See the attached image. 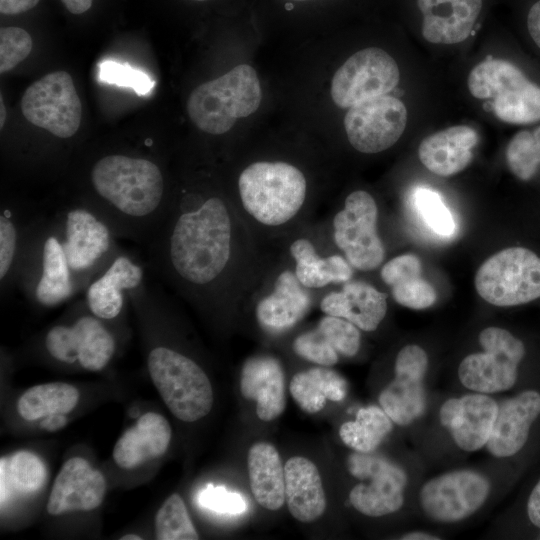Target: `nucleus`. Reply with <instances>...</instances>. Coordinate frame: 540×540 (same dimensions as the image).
<instances>
[{
    "label": "nucleus",
    "instance_id": "nucleus-1",
    "mask_svg": "<svg viewBox=\"0 0 540 540\" xmlns=\"http://www.w3.org/2000/svg\"><path fill=\"white\" fill-rule=\"evenodd\" d=\"M206 182L187 181L175 191L143 246L151 272L177 296L205 313L232 317L271 250L256 240L224 186Z\"/></svg>",
    "mask_w": 540,
    "mask_h": 540
},
{
    "label": "nucleus",
    "instance_id": "nucleus-2",
    "mask_svg": "<svg viewBox=\"0 0 540 540\" xmlns=\"http://www.w3.org/2000/svg\"><path fill=\"white\" fill-rule=\"evenodd\" d=\"M109 225L82 201L35 211L16 288L36 306L53 308L83 293L120 249Z\"/></svg>",
    "mask_w": 540,
    "mask_h": 540
},
{
    "label": "nucleus",
    "instance_id": "nucleus-3",
    "mask_svg": "<svg viewBox=\"0 0 540 540\" xmlns=\"http://www.w3.org/2000/svg\"><path fill=\"white\" fill-rule=\"evenodd\" d=\"M224 189L259 244L270 250L314 219L319 198L309 172L285 158L244 162Z\"/></svg>",
    "mask_w": 540,
    "mask_h": 540
},
{
    "label": "nucleus",
    "instance_id": "nucleus-4",
    "mask_svg": "<svg viewBox=\"0 0 540 540\" xmlns=\"http://www.w3.org/2000/svg\"><path fill=\"white\" fill-rule=\"evenodd\" d=\"M88 189L80 201L94 210L118 239L142 246L167 215L175 193L169 192L158 162L125 153L96 159L88 171Z\"/></svg>",
    "mask_w": 540,
    "mask_h": 540
},
{
    "label": "nucleus",
    "instance_id": "nucleus-5",
    "mask_svg": "<svg viewBox=\"0 0 540 540\" xmlns=\"http://www.w3.org/2000/svg\"><path fill=\"white\" fill-rule=\"evenodd\" d=\"M478 341L483 351L465 356L457 369L459 383L467 391L494 395L540 384V356L528 340L489 326L481 330Z\"/></svg>",
    "mask_w": 540,
    "mask_h": 540
},
{
    "label": "nucleus",
    "instance_id": "nucleus-6",
    "mask_svg": "<svg viewBox=\"0 0 540 540\" xmlns=\"http://www.w3.org/2000/svg\"><path fill=\"white\" fill-rule=\"evenodd\" d=\"M321 291L302 285L289 257L281 249H272L240 312L248 311L262 333L280 336L309 314L317 305Z\"/></svg>",
    "mask_w": 540,
    "mask_h": 540
},
{
    "label": "nucleus",
    "instance_id": "nucleus-7",
    "mask_svg": "<svg viewBox=\"0 0 540 540\" xmlns=\"http://www.w3.org/2000/svg\"><path fill=\"white\" fill-rule=\"evenodd\" d=\"M262 100L256 70L240 64L224 75L197 86L186 108L192 123L211 135L229 132L237 120L255 113Z\"/></svg>",
    "mask_w": 540,
    "mask_h": 540
},
{
    "label": "nucleus",
    "instance_id": "nucleus-8",
    "mask_svg": "<svg viewBox=\"0 0 540 540\" xmlns=\"http://www.w3.org/2000/svg\"><path fill=\"white\" fill-rule=\"evenodd\" d=\"M147 367L161 398L176 418L195 422L211 411L210 380L186 353L166 343L155 344L148 352Z\"/></svg>",
    "mask_w": 540,
    "mask_h": 540
},
{
    "label": "nucleus",
    "instance_id": "nucleus-9",
    "mask_svg": "<svg viewBox=\"0 0 540 540\" xmlns=\"http://www.w3.org/2000/svg\"><path fill=\"white\" fill-rule=\"evenodd\" d=\"M467 86L473 97L490 100L501 121L514 125L540 123V84L511 61H482L471 70Z\"/></svg>",
    "mask_w": 540,
    "mask_h": 540
},
{
    "label": "nucleus",
    "instance_id": "nucleus-10",
    "mask_svg": "<svg viewBox=\"0 0 540 540\" xmlns=\"http://www.w3.org/2000/svg\"><path fill=\"white\" fill-rule=\"evenodd\" d=\"M379 217L374 196L367 190L355 189L324 219L334 245L355 270L370 272L385 260Z\"/></svg>",
    "mask_w": 540,
    "mask_h": 540
},
{
    "label": "nucleus",
    "instance_id": "nucleus-11",
    "mask_svg": "<svg viewBox=\"0 0 540 540\" xmlns=\"http://www.w3.org/2000/svg\"><path fill=\"white\" fill-rule=\"evenodd\" d=\"M108 323L95 316L84 299L76 301L67 321L47 330L44 350L60 363H77L87 371H100L111 361L117 348L116 336Z\"/></svg>",
    "mask_w": 540,
    "mask_h": 540
},
{
    "label": "nucleus",
    "instance_id": "nucleus-12",
    "mask_svg": "<svg viewBox=\"0 0 540 540\" xmlns=\"http://www.w3.org/2000/svg\"><path fill=\"white\" fill-rule=\"evenodd\" d=\"M475 289L489 304L517 307L540 300V254L527 246H510L478 268Z\"/></svg>",
    "mask_w": 540,
    "mask_h": 540
},
{
    "label": "nucleus",
    "instance_id": "nucleus-13",
    "mask_svg": "<svg viewBox=\"0 0 540 540\" xmlns=\"http://www.w3.org/2000/svg\"><path fill=\"white\" fill-rule=\"evenodd\" d=\"M493 492L490 477L474 468H456L424 481L417 505L429 521L441 525L463 522L479 512Z\"/></svg>",
    "mask_w": 540,
    "mask_h": 540
},
{
    "label": "nucleus",
    "instance_id": "nucleus-14",
    "mask_svg": "<svg viewBox=\"0 0 540 540\" xmlns=\"http://www.w3.org/2000/svg\"><path fill=\"white\" fill-rule=\"evenodd\" d=\"M290 259L302 285L324 290L351 280L355 269L334 245L324 220L304 224L277 248Z\"/></svg>",
    "mask_w": 540,
    "mask_h": 540
},
{
    "label": "nucleus",
    "instance_id": "nucleus-15",
    "mask_svg": "<svg viewBox=\"0 0 540 540\" xmlns=\"http://www.w3.org/2000/svg\"><path fill=\"white\" fill-rule=\"evenodd\" d=\"M347 466L350 474L361 480L349 493L350 504L359 513L379 518L404 506L409 476L401 465L383 456L355 451Z\"/></svg>",
    "mask_w": 540,
    "mask_h": 540
},
{
    "label": "nucleus",
    "instance_id": "nucleus-16",
    "mask_svg": "<svg viewBox=\"0 0 540 540\" xmlns=\"http://www.w3.org/2000/svg\"><path fill=\"white\" fill-rule=\"evenodd\" d=\"M24 117L60 139L79 129L82 103L69 73L54 71L31 84L21 98Z\"/></svg>",
    "mask_w": 540,
    "mask_h": 540
},
{
    "label": "nucleus",
    "instance_id": "nucleus-17",
    "mask_svg": "<svg viewBox=\"0 0 540 540\" xmlns=\"http://www.w3.org/2000/svg\"><path fill=\"white\" fill-rule=\"evenodd\" d=\"M400 80L394 58L378 47H367L352 54L334 73L330 95L335 105L350 108L362 101L385 95Z\"/></svg>",
    "mask_w": 540,
    "mask_h": 540
},
{
    "label": "nucleus",
    "instance_id": "nucleus-18",
    "mask_svg": "<svg viewBox=\"0 0 540 540\" xmlns=\"http://www.w3.org/2000/svg\"><path fill=\"white\" fill-rule=\"evenodd\" d=\"M428 369L429 358L421 346L407 344L397 352L393 378L378 396L379 406L394 424L407 427L425 414Z\"/></svg>",
    "mask_w": 540,
    "mask_h": 540
},
{
    "label": "nucleus",
    "instance_id": "nucleus-19",
    "mask_svg": "<svg viewBox=\"0 0 540 540\" xmlns=\"http://www.w3.org/2000/svg\"><path fill=\"white\" fill-rule=\"evenodd\" d=\"M406 124L404 103L387 94L353 105L344 117L347 140L362 154H377L391 148L402 136Z\"/></svg>",
    "mask_w": 540,
    "mask_h": 540
},
{
    "label": "nucleus",
    "instance_id": "nucleus-20",
    "mask_svg": "<svg viewBox=\"0 0 540 540\" xmlns=\"http://www.w3.org/2000/svg\"><path fill=\"white\" fill-rule=\"evenodd\" d=\"M145 282L143 263L120 247L85 288L84 300L95 316L114 322L123 315L130 294Z\"/></svg>",
    "mask_w": 540,
    "mask_h": 540
},
{
    "label": "nucleus",
    "instance_id": "nucleus-21",
    "mask_svg": "<svg viewBox=\"0 0 540 540\" xmlns=\"http://www.w3.org/2000/svg\"><path fill=\"white\" fill-rule=\"evenodd\" d=\"M498 407L499 401L493 395L469 391L444 400L438 420L458 449L472 453L485 448Z\"/></svg>",
    "mask_w": 540,
    "mask_h": 540
},
{
    "label": "nucleus",
    "instance_id": "nucleus-22",
    "mask_svg": "<svg viewBox=\"0 0 540 540\" xmlns=\"http://www.w3.org/2000/svg\"><path fill=\"white\" fill-rule=\"evenodd\" d=\"M317 305L326 315L354 324L364 332H374L388 312V296L372 284L351 279L321 291Z\"/></svg>",
    "mask_w": 540,
    "mask_h": 540
},
{
    "label": "nucleus",
    "instance_id": "nucleus-23",
    "mask_svg": "<svg viewBox=\"0 0 540 540\" xmlns=\"http://www.w3.org/2000/svg\"><path fill=\"white\" fill-rule=\"evenodd\" d=\"M361 330L346 319L326 315L316 325L297 334L291 349L300 359L332 367L340 357L353 358L361 348Z\"/></svg>",
    "mask_w": 540,
    "mask_h": 540
},
{
    "label": "nucleus",
    "instance_id": "nucleus-24",
    "mask_svg": "<svg viewBox=\"0 0 540 540\" xmlns=\"http://www.w3.org/2000/svg\"><path fill=\"white\" fill-rule=\"evenodd\" d=\"M106 481L103 474L81 457L68 459L57 474L47 503L51 515L70 511H90L103 501Z\"/></svg>",
    "mask_w": 540,
    "mask_h": 540
},
{
    "label": "nucleus",
    "instance_id": "nucleus-25",
    "mask_svg": "<svg viewBox=\"0 0 540 540\" xmlns=\"http://www.w3.org/2000/svg\"><path fill=\"white\" fill-rule=\"evenodd\" d=\"M240 391L256 402V414L262 421L279 417L286 406L285 373L280 360L269 353L248 357L240 374Z\"/></svg>",
    "mask_w": 540,
    "mask_h": 540
},
{
    "label": "nucleus",
    "instance_id": "nucleus-26",
    "mask_svg": "<svg viewBox=\"0 0 540 540\" xmlns=\"http://www.w3.org/2000/svg\"><path fill=\"white\" fill-rule=\"evenodd\" d=\"M478 140L477 132L470 126H451L425 137L419 145L418 156L430 172L449 177L469 165Z\"/></svg>",
    "mask_w": 540,
    "mask_h": 540
},
{
    "label": "nucleus",
    "instance_id": "nucleus-27",
    "mask_svg": "<svg viewBox=\"0 0 540 540\" xmlns=\"http://www.w3.org/2000/svg\"><path fill=\"white\" fill-rule=\"evenodd\" d=\"M172 430L161 414L148 412L126 430L113 449L115 463L123 469L136 468L162 456L170 443Z\"/></svg>",
    "mask_w": 540,
    "mask_h": 540
},
{
    "label": "nucleus",
    "instance_id": "nucleus-28",
    "mask_svg": "<svg viewBox=\"0 0 540 540\" xmlns=\"http://www.w3.org/2000/svg\"><path fill=\"white\" fill-rule=\"evenodd\" d=\"M284 473L285 500L291 515L305 523L320 518L326 510V496L316 465L294 456L285 463Z\"/></svg>",
    "mask_w": 540,
    "mask_h": 540
},
{
    "label": "nucleus",
    "instance_id": "nucleus-29",
    "mask_svg": "<svg viewBox=\"0 0 540 540\" xmlns=\"http://www.w3.org/2000/svg\"><path fill=\"white\" fill-rule=\"evenodd\" d=\"M251 492L262 507L278 510L285 502V473L277 449L270 443L253 444L247 456Z\"/></svg>",
    "mask_w": 540,
    "mask_h": 540
},
{
    "label": "nucleus",
    "instance_id": "nucleus-30",
    "mask_svg": "<svg viewBox=\"0 0 540 540\" xmlns=\"http://www.w3.org/2000/svg\"><path fill=\"white\" fill-rule=\"evenodd\" d=\"M482 0H449L423 16L422 35L434 44H456L464 41L476 23Z\"/></svg>",
    "mask_w": 540,
    "mask_h": 540
},
{
    "label": "nucleus",
    "instance_id": "nucleus-31",
    "mask_svg": "<svg viewBox=\"0 0 540 540\" xmlns=\"http://www.w3.org/2000/svg\"><path fill=\"white\" fill-rule=\"evenodd\" d=\"M34 212L3 204L0 211V288L4 296L16 288L18 272Z\"/></svg>",
    "mask_w": 540,
    "mask_h": 540
},
{
    "label": "nucleus",
    "instance_id": "nucleus-32",
    "mask_svg": "<svg viewBox=\"0 0 540 540\" xmlns=\"http://www.w3.org/2000/svg\"><path fill=\"white\" fill-rule=\"evenodd\" d=\"M289 390L298 406L313 414L322 410L327 400H343L347 394V382L333 369L317 365L297 372L291 378Z\"/></svg>",
    "mask_w": 540,
    "mask_h": 540
},
{
    "label": "nucleus",
    "instance_id": "nucleus-33",
    "mask_svg": "<svg viewBox=\"0 0 540 540\" xmlns=\"http://www.w3.org/2000/svg\"><path fill=\"white\" fill-rule=\"evenodd\" d=\"M79 392L76 387L63 382H53L33 386L19 398V415L34 421L53 414H68L77 405Z\"/></svg>",
    "mask_w": 540,
    "mask_h": 540
},
{
    "label": "nucleus",
    "instance_id": "nucleus-34",
    "mask_svg": "<svg viewBox=\"0 0 540 540\" xmlns=\"http://www.w3.org/2000/svg\"><path fill=\"white\" fill-rule=\"evenodd\" d=\"M393 421L376 405L360 408L354 420L344 422L339 428L342 442L360 453H372L393 429Z\"/></svg>",
    "mask_w": 540,
    "mask_h": 540
},
{
    "label": "nucleus",
    "instance_id": "nucleus-35",
    "mask_svg": "<svg viewBox=\"0 0 540 540\" xmlns=\"http://www.w3.org/2000/svg\"><path fill=\"white\" fill-rule=\"evenodd\" d=\"M1 503L6 499L7 483L22 493H33L45 483L47 470L39 456L30 451H19L8 461L1 458Z\"/></svg>",
    "mask_w": 540,
    "mask_h": 540
},
{
    "label": "nucleus",
    "instance_id": "nucleus-36",
    "mask_svg": "<svg viewBox=\"0 0 540 540\" xmlns=\"http://www.w3.org/2000/svg\"><path fill=\"white\" fill-rule=\"evenodd\" d=\"M506 162L520 181L529 182L540 172V124L515 133L507 144Z\"/></svg>",
    "mask_w": 540,
    "mask_h": 540
},
{
    "label": "nucleus",
    "instance_id": "nucleus-37",
    "mask_svg": "<svg viewBox=\"0 0 540 540\" xmlns=\"http://www.w3.org/2000/svg\"><path fill=\"white\" fill-rule=\"evenodd\" d=\"M510 530L523 538H540V469L523 488L510 512Z\"/></svg>",
    "mask_w": 540,
    "mask_h": 540
},
{
    "label": "nucleus",
    "instance_id": "nucleus-38",
    "mask_svg": "<svg viewBox=\"0 0 540 540\" xmlns=\"http://www.w3.org/2000/svg\"><path fill=\"white\" fill-rule=\"evenodd\" d=\"M155 533L159 540H196L199 535L178 494L169 496L155 517Z\"/></svg>",
    "mask_w": 540,
    "mask_h": 540
},
{
    "label": "nucleus",
    "instance_id": "nucleus-39",
    "mask_svg": "<svg viewBox=\"0 0 540 540\" xmlns=\"http://www.w3.org/2000/svg\"><path fill=\"white\" fill-rule=\"evenodd\" d=\"M415 210L424 224L435 234L449 237L455 233L456 223L441 196L434 190L419 187L414 191Z\"/></svg>",
    "mask_w": 540,
    "mask_h": 540
},
{
    "label": "nucleus",
    "instance_id": "nucleus-40",
    "mask_svg": "<svg viewBox=\"0 0 540 540\" xmlns=\"http://www.w3.org/2000/svg\"><path fill=\"white\" fill-rule=\"evenodd\" d=\"M30 34L20 27L0 29V72L12 70L22 62L32 50Z\"/></svg>",
    "mask_w": 540,
    "mask_h": 540
},
{
    "label": "nucleus",
    "instance_id": "nucleus-41",
    "mask_svg": "<svg viewBox=\"0 0 540 540\" xmlns=\"http://www.w3.org/2000/svg\"><path fill=\"white\" fill-rule=\"evenodd\" d=\"M99 79L105 83L132 88L138 95H145L154 87V81L143 71L110 60L99 65Z\"/></svg>",
    "mask_w": 540,
    "mask_h": 540
},
{
    "label": "nucleus",
    "instance_id": "nucleus-42",
    "mask_svg": "<svg viewBox=\"0 0 540 540\" xmlns=\"http://www.w3.org/2000/svg\"><path fill=\"white\" fill-rule=\"evenodd\" d=\"M390 289L396 303L414 310L428 308L437 299L434 287L421 276L402 281Z\"/></svg>",
    "mask_w": 540,
    "mask_h": 540
},
{
    "label": "nucleus",
    "instance_id": "nucleus-43",
    "mask_svg": "<svg viewBox=\"0 0 540 540\" xmlns=\"http://www.w3.org/2000/svg\"><path fill=\"white\" fill-rule=\"evenodd\" d=\"M200 506L222 514H241L247 509V502L236 492L221 486L207 485L197 497Z\"/></svg>",
    "mask_w": 540,
    "mask_h": 540
},
{
    "label": "nucleus",
    "instance_id": "nucleus-44",
    "mask_svg": "<svg viewBox=\"0 0 540 540\" xmlns=\"http://www.w3.org/2000/svg\"><path fill=\"white\" fill-rule=\"evenodd\" d=\"M422 264L414 254H402L383 263L380 268V278L384 284L392 287L407 279L420 277Z\"/></svg>",
    "mask_w": 540,
    "mask_h": 540
},
{
    "label": "nucleus",
    "instance_id": "nucleus-45",
    "mask_svg": "<svg viewBox=\"0 0 540 540\" xmlns=\"http://www.w3.org/2000/svg\"><path fill=\"white\" fill-rule=\"evenodd\" d=\"M526 26L530 39L540 50V0L530 7L527 13Z\"/></svg>",
    "mask_w": 540,
    "mask_h": 540
},
{
    "label": "nucleus",
    "instance_id": "nucleus-46",
    "mask_svg": "<svg viewBox=\"0 0 540 540\" xmlns=\"http://www.w3.org/2000/svg\"><path fill=\"white\" fill-rule=\"evenodd\" d=\"M40 0H0L2 15H18L33 9Z\"/></svg>",
    "mask_w": 540,
    "mask_h": 540
},
{
    "label": "nucleus",
    "instance_id": "nucleus-47",
    "mask_svg": "<svg viewBox=\"0 0 540 540\" xmlns=\"http://www.w3.org/2000/svg\"><path fill=\"white\" fill-rule=\"evenodd\" d=\"M64 7L74 15H80L87 12L92 4L93 0H60Z\"/></svg>",
    "mask_w": 540,
    "mask_h": 540
},
{
    "label": "nucleus",
    "instance_id": "nucleus-48",
    "mask_svg": "<svg viewBox=\"0 0 540 540\" xmlns=\"http://www.w3.org/2000/svg\"><path fill=\"white\" fill-rule=\"evenodd\" d=\"M67 423L65 414H53L44 418L41 422V427L47 431H57L64 427Z\"/></svg>",
    "mask_w": 540,
    "mask_h": 540
},
{
    "label": "nucleus",
    "instance_id": "nucleus-49",
    "mask_svg": "<svg viewBox=\"0 0 540 540\" xmlns=\"http://www.w3.org/2000/svg\"><path fill=\"white\" fill-rule=\"evenodd\" d=\"M400 539L403 540H438L441 539V537L437 534L428 532V531H422V530H413L404 533L401 535Z\"/></svg>",
    "mask_w": 540,
    "mask_h": 540
},
{
    "label": "nucleus",
    "instance_id": "nucleus-50",
    "mask_svg": "<svg viewBox=\"0 0 540 540\" xmlns=\"http://www.w3.org/2000/svg\"><path fill=\"white\" fill-rule=\"evenodd\" d=\"M449 0H417V5L422 14L428 13L434 7L443 4Z\"/></svg>",
    "mask_w": 540,
    "mask_h": 540
},
{
    "label": "nucleus",
    "instance_id": "nucleus-51",
    "mask_svg": "<svg viewBox=\"0 0 540 540\" xmlns=\"http://www.w3.org/2000/svg\"><path fill=\"white\" fill-rule=\"evenodd\" d=\"M0 110H1L0 128L2 129L3 125H4V122H5V118H6V110H5V107H4V104H3L2 97H1V100H0Z\"/></svg>",
    "mask_w": 540,
    "mask_h": 540
},
{
    "label": "nucleus",
    "instance_id": "nucleus-52",
    "mask_svg": "<svg viewBox=\"0 0 540 540\" xmlns=\"http://www.w3.org/2000/svg\"><path fill=\"white\" fill-rule=\"evenodd\" d=\"M121 539L122 540H141L142 538L138 535L129 534V535H124Z\"/></svg>",
    "mask_w": 540,
    "mask_h": 540
},
{
    "label": "nucleus",
    "instance_id": "nucleus-53",
    "mask_svg": "<svg viewBox=\"0 0 540 540\" xmlns=\"http://www.w3.org/2000/svg\"><path fill=\"white\" fill-rule=\"evenodd\" d=\"M194 1H200V2H202V1H207V0H194Z\"/></svg>",
    "mask_w": 540,
    "mask_h": 540
},
{
    "label": "nucleus",
    "instance_id": "nucleus-54",
    "mask_svg": "<svg viewBox=\"0 0 540 540\" xmlns=\"http://www.w3.org/2000/svg\"><path fill=\"white\" fill-rule=\"evenodd\" d=\"M294 1H304V0H294Z\"/></svg>",
    "mask_w": 540,
    "mask_h": 540
},
{
    "label": "nucleus",
    "instance_id": "nucleus-55",
    "mask_svg": "<svg viewBox=\"0 0 540 540\" xmlns=\"http://www.w3.org/2000/svg\"><path fill=\"white\" fill-rule=\"evenodd\" d=\"M540 539V538H539Z\"/></svg>",
    "mask_w": 540,
    "mask_h": 540
}]
</instances>
